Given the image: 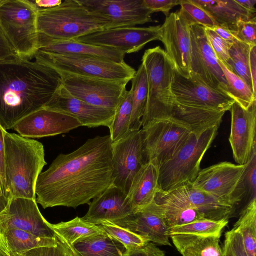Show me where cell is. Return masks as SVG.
<instances>
[{
	"label": "cell",
	"mask_w": 256,
	"mask_h": 256,
	"mask_svg": "<svg viewBox=\"0 0 256 256\" xmlns=\"http://www.w3.org/2000/svg\"><path fill=\"white\" fill-rule=\"evenodd\" d=\"M146 74L148 96L142 128L160 120L174 98L172 90L174 66L160 46L145 50L142 58Z\"/></svg>",
	"instance_id": "8992f818"
},
{
	"label": "cell",
	"mask_w": 256,
	"mask_h": 256,
	"mask_svg": "<svg viewBox=\"0 0 256 256\" xmlns=\"http://www.w3.org/2000/svg\"><path fill=\"white\" fill-rule=\"evenodd\" d=\"M38 50L56 54H72L124 62L126 54L120 50L76 40H57L38 34Z\"/></svg>",
	"instance_id": "cb8c5ba5"
},
{
	"label": "cell",
	"mask_w": 256,
	"mask_h": 256,
	"mask_svg": "<svg viewBox=\"0 0 256 256\" xmlns=\"http://www.w3.org/2000/svg\"><path fill=\"white\" fill-rule=\"evenodd\" d=\"M82 126L74 117L46 107L22 118L13 128L26 138H41L67 133Z\"/></svg>",
	"instance_id": "d6986e66"
},
{
	"label": "cell",
	"mask_w": 256,
	"mask_h": 256,
	"mask_svg": "<svg viewBox=\"0 0 256 256\" xmlns=\"http://www.w3.org/2000/svg\"><path fill=\"white\" fill-rule=\"evenodd\" d=\"M0 248L2 249V244H1L0 240Z\"/></svg>",
	"instance_id": "91938a15"
},
{
	"label": "cell",
	"mask_w": 256,
	"mask_h": 256,
	"mask_svg": "<svg viewBox=\"0 0 256 256\" xmlns=\"http://www.w3.org/2000/svg\"><path fill=\"white\" fill-rule=\"evenodd\" d=\"M6 198L36 200V181L46 164L43 144L38 141L4 132Z\"/></svg>",
	"instance_id": "3957f363"
},
{
	"label": "cell",
	"mask_w": 256,
	"mask_h": 256,
	"mask_svg": "<svg viewBox=\"0 0 256 256\" xmlns=\"http://www.w3.org/2000/svg\"><path fill=\"white\" fill-rule=\"evenodd\" d=\"M4 0H0V6L4 2Z\"/></svg>",
	"instance_id": "680465c9"
},
{
	"label": "cell",
	"mask_w": 256,
	"mask_h": 256,
	"mask_svg": "<svg viewBox=\"0 0 256 256\" xmlns=\"http://www.w3.org/2000/svg\"><path fill=\"white\" fill-rule=\"evenodd\" d=\"M23 256V255H22V254H21V255H20V256Z\"/></svg>",
	"instance_id": "94428289"
},
{
	"label": "cell",
	"mask_w": 256,
	"mask_h": 256,
	"mask_svg": "<svg viewBox=\"0 0 256 256\" xmlns=\"http://www.w3.org/2000/svg\"><path fill=\"white\" fill-rule=\"evenodd\" d=\"M248 202L256 200V148L246 164L244 172L232 196V202L236 206L242 200Z\"/></svg>",
	"instance_id": "e575fe53"
},
{
	"label": "cell",
	"mask_w": 256,
	"mask_h": 256,
	"mask_svg": "<svg viewBox=\"0 0 256 256\" xmlns=\"http://www.w3.org/2000/svg\"><path fill=\"white\" fill-rule=\"evenodd\" d=\"M130 89L132 100V110L129 130H139L142 127V119L147 102L148 83L146 72L142 62L131 80Z\"/></svg>",
	"instance_id": "4dcf8cb0"
},
{
	"label": "cell",
	"mask_w": 256,
	"mask_h": 256,
	"mask_svg": "<svg viewBox=\"0 0 256 256\" xmlns=\"http://www.w3.org/2000/svg\"><path fill=\"white\" fill-rule=\"evenodd\" d=\"M166 192L187 202L207 219L228 220L236 210L233 206L196 189L192 182H187Z\"/></svg>",
	"instance_id": "d4e9b609"
},
{
	"label": "cell",
	"mask_w": 256,
	"mask_h": 256,
	"mask_svg": "<svg viewBox=\"0 0 256 256\" xmlns=\"http://www.w3.org/2000/svg\"><path fill=\"white\" fill-rule=\"evenodd\" d=\"M22 254L23 256H75L69 246L60 238L56 246L39 247Z\"/></svg>",
	"instance_id": "7bdbcfd3"
},
{
	"label": "cell",
	"mask_w": 256,
	"mask_h": 256,
	"mask_svg": "<svg viewBox=\"0 0 256 256\" xmlns=\"http://www.w3.org/2000/svg\"><path fill=\"white\" fill-rule=\"evenodd\" d=\"M17 56L0 27V60Z\"/></svg>",
	"instance_id": "c3c4849f"
},
{
	"label": "cell",
	"mask_w": 256,
	"mask_h": 256,
	"mask_svg": "<svg viewBox=\"0 0 256 256\" xmlns=\"http://www.w3.org/2000/svg\"><path fill=\"white\" fill-rule=\"evenodd\" d=\"M252 47L236 39L229 48L228 70L242 80L256 95L250 69V54Z\"/></svg>",
	"instance_id": "836d02e7"
},
{
	"label": "cell",
	"mask_w": 256,
	"mask_h": 256,
	"mask_svg": "<svg viewBox=\"0 0 256 256\" xmlns=\"http://www.w3.org/2000/svg\"><path fill=\"white\" fill-rule=\"evenodd\" d=\"M224 75L229 94L244 109L248 108L256 100V95L246 83L234 73L228 70L218 60Z\"/></svg>",
	"instance_id": "8d00e7d4"
},
{
	"label": "cell",
	"mask_w": 256,
	"mask_h": 256,
	"mask_svg": "<svg viewBox=\"0 0 256 256\" xmlns=\"http://www.w3.org/2000/svg\"><path fill=\"white\" fill-rule=\"evenodd\" d=\"M240 6L248 11L256 14V10L255 4L256 0H235Z\"/></svg>",
	"instance_id": "f5cc1de1"
},
{
	"label": "cell",
	"mask_w": 256,
	"mask_h": 256,
	"mask_svg": "<svg viewBox=\"0 0 256 256\" xmlns=\"http://www.w3.org/2000/svg\"><path fill=\"white\" fill-rule=\"evenodd\" d=\"M232 228L240 234L248 256H256V200L242 210Z\"/></svg>",
	"instance_id": "d6a6232c"
},
{
	"label": "cell",
	"mask_w": 256,
	"mask_h": 256,
	"mask_svg": "<svg viewBox=\"0 0 256 256\" xmlns=\"http://www.w3.org/2000/svg\"><path fill=\"white\" fill-rule=\"evenodd\" d=\"M62 1L61 0H39L34 2L38 9L50 8L60 5Z\"/></svg>",
	"instance_id": "816d5d0a"
},
{
	"label": "cell",
	"mask_w": 256,
	"mask_h": 256,
	"mask_svg": "<svg viewBox=\"0 0 256 256\" xmlns=\"http://www.w3.org/2000/svg\"><path fill=\"white\" fill-rule=\"evenodd\" d=\"M232 33L237 40L250 46H256V18L238 21L236 30Z\"/></svg>",
	"instance_id": "b9f144b4"
},
{
	"label": "cell",
	"mask_w": 256,
	"mask_h": 256,
	"mask_svg": "<svg viewBox=\"0 0 256 256\" xmlns=\"http://www.w3.org/2000/svg\"><path fill=\"white\" fill-rule=\"evenodd\" d=\"M0 196H3V194H2V187H1V184H0Z\"/></svg>",
	"instance_id": "6f0895ef"
},
{
	"label": "cell",
	"mask_w": 256,
	"mask_h": 256,
	"mask_svg": "<svg viewBox=\"0 0 256 256\" xmlns=\"http://www.w3.org/2000/svg\"><path fill=\"white\" fill-rule=\"evenodd\" d=\"M144 163H151L158 170L170 160L192 132L168 120H156L141 128Z\"/></svg>",
	"instance_id": "9c48e42d"
},
{
	"label": "cell",
	"mask_w": 256,
	"mask_h": 256,
	"mask_svg": "<svg viewBox=\"0 0 256 256\" xmlns=\"http://www.w3.org/2000/svg\"><path fill=\"white\" fill-rule=\"evenodd\" d=\"M229 142L235 162L245 164L256 148V100L247 109L235 102L230 108Z\"/></svg>",
	"instance_id": "44dd1931"
},
{
	"label": "cell",
	"mask_w": 256,
	"mask_h": 256,
	"mask_svg": "<svg viewBox=\"0 0 256 256\" xmlns=\"http://www.w3.org/2000/svg\"><path fill=\"white\" fill-rule=\"evenodd\" d=\"M38 10L26 0H4L0 6V27L19 58L30 60L38 50Z\"/></svg>",
	"instance_id": "52a82bcc"
},
{
	"label": "cell",
	"mask_w": 256,
	"mask_h": 256,
	"mask_svg": "<svg viewBox=\"0 0 256 256\" xmlns=\"http://www.w3.org/2000/svg\"><path fill=\"white\" fill-rule=\"evenodd\" d=\"M112 184L128 194L136 173L145 164L141 128L130 130L124 138L112 143Z\"/></svg>",
	"instance_id": "7c38bea8"
},
{
	"label": "cell",
	"mask_w": 256,
	"mask_h": 256,
	"mask_svg": "<svg viewBox=\"0 0 256 256\" xmlns=\"http://www.w3.org/2000/svg\"><path fill=\"white\" fill-rule=\"evenodd\" d=\"M224 238L228 240L234 256H248L238 232L232 228L225 233Z\"/></svg>",
	"instance_id": "ee69618b"
},
{
	"label": "cell",
	"mask_w": 256,
	"mask_h": 256,
	"mask_svg": "<svg viewBox=\"0 0 256 256\" xmlns=\"http://www.w3.org/2000/svg\"><path fill=\"white\" fill-rule=\"evenodd\" d=\"M50 225L58 237L68 246L80 238L104 231L98 225L88 222L78 216L68 222L50 224Z\"/></svg>",
	"instance_id": "1f68e13d"
},
{
	"label": "cell",
	"mask_w": 256,
	"mask_h": 256,
	"mask_svg": "<svg viewBox=\"0 0 256 256\" xmlns=\"http://www.w3.org/2000/svg\"><path fill=\"white\" fill-rule=\"evenodd\" d=\"M124 256H165V253L156 244L146 242L140 246L128 250Z\"/></svg>",
	"instance_id": "f6af8a7d"
},
{
	"label": "cell",
	"mask_w": 256,
	"mask_h": 256,
	"mask_svg": "<svg viewBox=\"0 0 256 256\" xmlns=\"http://www.w3.org/2000/svg\"><path fill=\"white\" fill-rule=\"evenodd\" d=\"M228 220H214L206 218L192 222L172 226L170 228L169 234H186L204 236H221L224 228Z\"/></svg>",
	"instance_id": "74e56055"
},
{
	"label": "cell",
	"mask_w": 256,
	"mask_h": 256,
	"mask_svg": "<svg viewBox=\"0 0 256 256\" xmlns=\"http://www.w3.org/2000/svg\"><path fill=\"white\" fill-rule=\"evenodd\" d=\"M4 130L0 125V182L3 196L6 199V182L5 177V148ZM8 201V200H7Z\"/></svg>",
	"instance_id": "7dc6e473"
},
{
	"label": "cell",
	"mask_w": 256,
	"mask_h": 256,
	"mask_svg": "<svg viewBox=\"0 0 256 256\" xmlns=\"http://www.w3.org/2000/svg\"><path fill=\"white\" fill-rule=\"evenodd\" d=\"M210 28L214 31L219 36H220L224 40L226 41L230 46L233 44L234 41L236 40V38L232 34V32L220 26L215 25Z\"/></svg>",
	"instance_id": "681fc988"
},
{
	"label": "cell",
	"mask_w": 256,
	"mask_h": 256,
	"mask_svg": "<svg viewBox=\"0 0 256 256\" xmlns=\"http://www.w3.org/2000/svg\"><path fill=\"white\" fill-rule=\"evenodd\" d=\"M162 42L166 54L176 72L183 76L191 77L190 26L178 10L166 16L161 26Z\"/></svg>",
	"instance_id": "9a60e30c"
},
{
	"label": "cell",
	"mask_w": 256,
	"mask_h": 256,
	"mask_svg": "<svg viewBox=\"0 0 256 256\" xmlns=\"http://www.w3.org/2000/svg\"><path fill=\"white\" fill-rule=\"evenodd\" d=\"M181 0H144L145 6L152 13L162 12L168 16L170 10L176 6L180 4Z\"/></svg>",
	"instance_id": "bcb514c9"
},
{
	"label": "cell",
	"mask_w": 256,
	"mask_h": 256,
	"mask_svg": "<svg viewBox=\"0 0 256 256\" xmlns=\"http://www.w3.org/2000/svg\"><path fill=\"white\" fill-rule=\"evenodd\" d=\"M205 10L212 18L216 25L230 32H234L240 20H248L256 18V14L252 13L235 0H192Z\"/></svg>",
	"instance_id": "484cf974"
},
{
	"label": "cell",
	"mask_w": 256,
	"mask_h": 256,
	"mask_svg": "<svg viewBox=\"0 0 256 256\" xmlns=\"http://www.w3.org/2000/svg\"><path fill=\"white\" fill-rule=\"evenodd\" d=\"M110 222L138 235L146 242L172 246L170 228L163 208L155 200L146 207Z\"/></svg>",
	"instance_id": "e0dca14e"
},
{
	"label": "cell",
	"mask_w": 256,
	"mask_h": 256,
	"mask_svg": "<svg viewBox=\"0 0 256 256\" xmlns=\"http://www.w3.org/2000/svg\"><path fill=\"white\" fill-rule=\"evenodd\" d=\"M69 246L75 256H124L128 250L104 231L80 238Z\"/></svg>",
	"instance_id": "83f0119b"
},
{
	"label": "cell",
	"mask_w": 256,
	"mask_h": 256,
	"mask_svg": "<svg viewBox=\"0 0 256 256\" xmlns=\"http://www.w3.org/2000/svg\"><path fill=\"white\" fill-rule=\"evenodd\" d=\"M88 205V212L82 218L96 224L102 222L116 221L134 212L127 194L112 184Z\"/></svg>",
	"instance_id": "603a6c76"
},
{
	"label": "cell",
	"mask_w": 256,
	"mask_h": 256,
	"mask_svg": "<svg viewBox=\"0 0 256 256\" xmlns=\"http://www.w3.org/2000/svg\"><path fill=\"white\" fill-rule=\"evenodd\" d=\"M190 39L191 76L206 86L229 94L224 75L207 40L204 27L191 25Z\"/></svg>",
	"instance_id": "4fadbf2b"
},
{
	"label": "cell",
	"mask_w": 256,
	"mask_h": 256,
	"mask_svg": "<svg viewBox=\"0 0 256 256\" xmlns=\"http://www.w3.org/2000/svg\"><path fill=\"white\" fill-rule=\"evenodd\" d=\"M62 84L60 74L18 56L0 60V125L5 130L44 107Z\"/></svg>",
	"instance_id": "7a4b0ae2"
},
{
	"label": "cell",
	"mask_w": 256,
	"mask_h": 256,
	"mask_svg": "<svg viewBox=\"0 0 256 256\" xmlns=\"http://www.w3.org/2000/svg\"><path fill=\"white\" fill-rule=\"evenodd\" d=\"M219 126L190 134L174 156L158 168L159 191L168 192L194 182L200 170L202 160L216 138Z\"/></svg>",
	"instance_id": "5b68a950"
},
{
	"label": "cell",
	"mask_w": 256,
	"mask_h": 256,
	"mask_svg": "<svg viewBox=\"0 0 256 256\" xmlns=\"http://www.w3.org/2000/svg\"><path fill=\"white\" fill-rule=\"evenodd\" d=\"M2 250L8 256H18L35 248L56 246L58 238L42 237L30 232L10 229L0 233Z\"/></svg>",
	"instance_id": "f546056e"
},
{
	"label": "cell",
	"mask_w": 256,
	"mask_h": 256,
	"mask_svg": "<svg viewBox=\"0 0 256 256\" xmlns=\"http://www.w3.org/2000/svg\"><path fill=\"white\" fill-rule=\"evenodd\" d=\"M250 69L254 90L256 92V46H252L250 48Z\"/></svg>",
	"instance_id": "f907efd6"
},
{
	"label": "cell",
	"mask_w": 256,
	"mask_h": 256,
	"mask_svg": "<svg viewBox=\"0 0 256 256\" xmlns=\"http://www.w3.org/2000/svg\"><path fill=\"white\" fill-rule=\"evenodd\" d=\"M96 224L122 243L128 250L140 246L146 242L138 235L110 222H102Z\"/></svg>",
	"instance_id": "f35d334b"
},
{
	"label": "cell",
	"mask_w": 256,
	"mask_h": 256,
	"mask_svg": "<svg viewBox=\"0 0 256 256\" xmlns=\"http://www.w3.org/2000/svg\"><path fill=\"white\" fill-rule=\"evenodd\" d=\"M207 40L218 60L228 69V50L230 45L219 36L210 28L204 27Z\"/></svg>",
	"instance_id": "60d3db41"
},
{
	"label": "cell",
	"mask_w": 256,
	"mask_h": 256,
	"mask_svg": "<svg viewBox=\"0 0 256 256\" xmlns=\"http://www.w3.org/2000/svg\"><path fill=\"white\" fill-rule=\"evenodd\" d=\"M172 90L176 102L200 109L226 112L236 102L228 94L206 86L193 76L185 78L174 68Z\"/></svg>",
	"instance_id": "8fae6325"
},
{
	"label": "cell",
	"mask_w": 256,
	"mask_h": 256,
	"mask_svg": "<svg viewBox=\"0 0 256 256\" xmlns=\"http://www.w3.org/2000/svg\"><path fill=\"white\" fill-rule=\"evenodd\" d=\"M246 164L223 162L200 170L192 184L196 189L233 206L232 194L246 168Z\"/></svg>",
	"instance_id": "ac0fdd59"
},
{
	"label": "cell",
	"mask_w": 256,
	"mask_h": 256,
	"mask_svg": "<svg viewBox=\"0 0 256 256\" xmlns=\"http://www.w3.org/2000/svg\"><path fill=\"white\" fill-rule=\"evenodd\" d=\"M161 26L104 29L81 36L76 40L108 47L126 54L141 50L148 42L160 40Z\"/></svg>",
	"instance_id": "5bb4252c"
},
{
	"label": "cell",
	"mask_w": 256,
	"mask_h": 256,
	"mask_svg": "<svg viewBox=\"0 0 256 256\" xmlns=\"http://www.w3.org/2000/svg\"><path fill=\"white\" fill-rule=\"evenodd\" d=\"M0 256H8V255L4 251L0 248Z\"/></svg>",
	"instance_id": "9f6ffc18"
},
{
	"label": "cell",
	"mask_w": 256,
	"mask_h": 256,
	"mask_svg": "<svg viewBox=\"0 0 256 256\" xmlns=\"http://www.w3.org/2000/svg\"><path fill=\"white\" fill-rule=\"evenodd\" d=\"M111 20L90 10L80 0H65L56 7L38 9V34L57 40H76L89 34L110 28Z\"/></svg>",
	"instance_id": "277c9868"
},
{
	"label": "cell",
	"mask_w": 256,
	"mask_h": 256,
	"mask_svg": "<svg viewBox=\"0 0 256 256\" xmlns=\"http://www.w3.org/2000/svg\"><path fill=\"white\" fill-rule=\"evenodd\" d=\"M158 168L151 163L144 164L132 180L127 196L134 212L150 204L159 191Z\"/></svg>",
	"instance_id": "4316f807"
},
{
	"label": "cell",
	"mask_w": 256,
	"mask_h": 256,
	"mask_svg": "<svg viewBox=\"0 0 256 256\" xmlns=\"http://www.w3.org/2000/svg\"><path fill=\"white\" fill-rule=\"evenodd\" d=\"M88 10L112 21L110 28L135 26L152 21V12L144 0H80Z\"/></svg>",
	"instance_id": "7402d4cb"
},
{
	"label": "cell",
	"mask_w": 256,
	"mask_h": 256,
	"mask_svg": "<svg viewBox=\"0 0 256 256\" xmlns=\"http://www.w3.org/2000/svg\"><path fill=\"white\" fill-rule=\"evenodd\" d=\"M10 229L20 230L42 237H58L34 199L12 198L8 200L0 212V233Z\"/></svg>",
	"instance_id": "2e32d148"
},
{
	"label": "cell",
	"mask_w": 256,
	"mask_h": 256,
	"mask_svg": "<svg viewBox=\"0 0 256 256\" xmlns=\"http://www.w3.org/2000/svg\"><path fill=\"white\" fill-rule=\"evenodd\" d=\"M110 134L88 139L68 154H60L38 176L36 200L44 208H76L89 204L112 182Z\"/></svg>",
	"instance_id": "6da1fadb"
},
{
	"label": "cell",
	"mask_w": 256,
	"mask_h": 256,
	"mask_svg": "<svg viewBox=\"0 0 256 256\" xmlns=\"http://www.w3.org/2000/svg\"><path fill=\"white\" fill-rule=\"evenodd\" d=\"M221 236L180 234L170 236L182 256H223L220 245Z\"/></svg>",
	"instance_id": "f1b7e54d"
},
{
	"label": "cell",
	"mask_w": 256,
	"mask_h": 256,
	"mask_svg": "<svg viewBox=\"0 0 256 256\" xmlns=\"http://www.w3.org/2000/svg\"><path fill=\"white\" fill-rule=\"evenodd\" d=\"M62 86L74 96L93 106L115 110L130 80H112L59 74Z\"/></svg>",
	"instance_id": "30bf717a"
},
{
	"label": "cell",
	"mask_w": 256,
	"mask_h": 256,
	"mask_svg": "<svg viewBox=\"0 0 256 256\" xmlns=\"http://www.w3.org/2000/svg\"><path fill=\"white\" fill-rule=\"evenodd\" d=\"M36 62L58 74H69L112 80H131L136 70L124 61L118 62L99 58L51 53L38 50Z\"/></svg>",
	"instance_id": "ba28073f"
},
{
	"label": "cell",
	"mask_w": 256,
	"mask_h": 256,
	"mask_svg": "<svg viewBox=\"0 0 256 256\" xmlns=\"http://www.w3.org/2000/svg\"><path fill=\"white\" fill-rule=\"evenodd\" d=\"M44 107L58 111L76 118L82 126L110 128L114 110L89 104L71 94L62 83Z\"/></svg>",
	"instance_id": "ffe728a7"
},
{
	"label": "cell",
	"mask_w": 256,
	"mask_h": 256,
	"mask_svg": "<svg viewBox=\"0 0 256 256\" xmlns=\"http://www.w3.org/2000/svg\"><path fill=\"white\" fill-rule=\"evenodd\" d=\"M180 10L190 26L198 24L204 27L212 28L216 25L210 14L192 0H181Z\"/></svg>",
	"instance_id": "ab89813d"
},
{
	"label": "cell",
	"mask_w": 256,
	"mask_h": 256,
	"mask_svg": "<svg viewBox=\"0 0 256 256\" xmlns=\"http://www.w3.org/2000/svg\"><path fill=\"white\" fill-rule=\"evenodd\" d=\"M8 202V201L3 196H0V212L5 209Z\"/></svg>",
	"instance_id": "11a10c76"
},
{
	"label": "cell",
	"mask_w": 256,
	"mask_h": 256,
	"mask_svg": "<svg viewBox=\"0 0 256 256\" xmlns=\"http://www.w3.org/2000/svg\"><path fill=\"white\" fill-rule=\"evenodd\" d=\"M132 110L130 90H126L114 110V115L110 128L112 143L124 138L130 132V124Z\"/></svg>",
	"instance_id": "d590c367"
},
{
	"label": "cell",
	"mask_w": 256,
	"mask_h": 256,
	"mask_svg": "<svg viewBox=\"0 0 256 256\" xmlns=\"http://www.w3.org/2000/svg\"><path fill=\"white\" fill-rule=\"evenodd\" d=\"M223 256H234L228 240L224 238V245L222 248Z\"/></svg>",
	"instance_id": "db71d44e"
}]
</instances>
